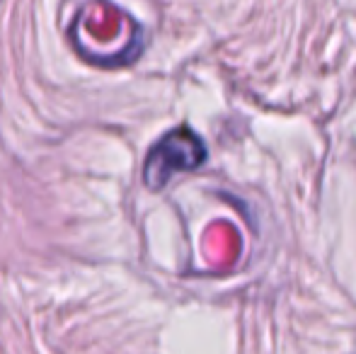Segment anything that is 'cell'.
Listing matches in <instances>:
<instances>
[{
	"label": "cell",
	"instance_id": "obj_1",
	"mask_svg": "<svg viewBox=\"0 0 356 354\" xmlns=\"http://www.w3.org/2000/svg\"><path fill=\"white\" fill-rule=\"evenodd\" d=\"M207 161V143L189 127H177L168 131L143 163V182L148 189L160 192L179 172H192Z\"/></svg>",
	"mask_w": 356,
	"mask_h": 354
}]
</instances>
